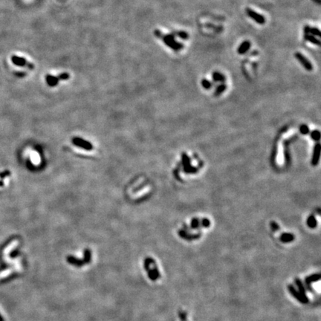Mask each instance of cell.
Returning <instances> with one entry per match:
<instances>
[{"instance_id":"6da1fadb","label":"cell","mask_w":321,"mask_h":321,"mask_svg":"<svg viewBox=\"0 0 321 321\" xmlns=\"http://www.w3.org/2000/svg\"><path fill=\"white\" fill-rule=\"evenodd\" d=\"M154 33H155V36L157 37H158L159 39H162L163 40L165 45H167L168 47H169L173 50L179 51L183 49L182 44L180 43V42H178L175 40L174 36L173 34H164L159 30H155Z\"/></svg>"},{"instance_id":"7a4b0ae2","label":"cell","mask_w":321,"mask_h":321,"mask_svg":"<svg viewBox=\"0 0 321 321\" xmlns=\"http://www.w3.org/2000/svg\"><path fill=\"white\" fill-rule=\"evenodd\" d=\"M69 79V74L68 73H62L61 74L58 76H53L51 74H48L45 77V80L49 86H56L58 84L59 81L60 80H66Z\"/></svg>"},{"instance_id":"3957f363","label":"cell","mask_w":321,"mask_h":321,"mask_svg":"<svg viewBox=\"0 0 321 321\" xmlns=\"http://www.w3.org/2000/svg\"><path fill=\"white\" fill-rule=\"evenodd\" d=\"M11 62L16 66L28 67V68H31V69H33L34 68V65L30 62H28L25 58L22 57V56H16V55H13V56H11Z\"/></svg>"},{"instance_id":"277c9868","label":"cell","mask_w":321,"mask_h":321,"mask_svg":"<svg viewBox=\"0 0 321 321\" xmlns=\"http://www.w3.org/2000/svg\"><path fill=\"white\" fill-rule=\"evenodd\" d=\"M246 13H247L248 16L249 17H250L253 20H254L256 23H257L260 25H263L265 23V17L262 16V15L260 14V13H257L256 11H254L253 10L250 9V8H246Z\"/></svg>"},{"instance_id":"5b68a950","label":"cell","mask_w":321,"mask_h":321,"mask_svg":"<svg viewBox=\"0 0 321 321\" xmlns=\"http://www.w3.org/2000/svg\"><path fill=\"white\" fill-rule=\"evenodd\" d=\"M294 55H295V57L297 58V60L301 63L302 66L305 69L308 70V71H311V70L313 69V66H312V64L311 63V62L303 54H302L300 52H296Z\"/></svg>"},{"instance_id":"8992f818","label":"cell","mask_w":321,"mask_h":321,"mask_svg":"<svg viewBox=\"0 0 321 321\" xmlns=\"http://www.w3.org/2000/svg\"><path fill=\"white\" fill-rule=\"evenodd\" d=\"M73 144H74L77 147H79L80 148L84 149L86 150H92L93 149V146L92 145L90 142L87 141V140H85L83 139L80 138L75 137L72 139Z\"/></svg>"},{"instance_id":"52a82bcc","label":"cell","mask_w":321,"mask_h":321,"mask_svg":"<svg viewBox=\"0 0 321 321\" xmlns=\"http://www.w3.org/2000/svg\"><path fill=\"white\" fill-rule=\"evenodd\" d=\"M277 162L279 165H282L284 162V147H282V142H279L277 147Z\"/></svg>"},{"instance_id":"ba28073f","label":"cell","mask_w":321,"mask_h":321,"mask_svg":"<svg viewBox=\"0 0 321 321\" xmlns=\"http://www.w3.org/2000/svg\"><path fill=\"white\" fill-rule=\"evenodd\" d=\"M289 291H290L292 295L294 296L297 300H298L299 301L301 302L302 303H307L308 302V299L304 298V297L300 294V293H298V292L295 290V289H294L291 285H290V286H289Z\"/></svg>"},{"instance_id":"9c48e42d","label":"cell","mask_w":321,"mask_h":321,"mask_svg":"<svg viewBox=\"0 0 321 321\" xmlns=\"http://www.w3.org/2000/svg\"><path fill=\"white\" fill-rule=\"evenodd\" d=\"M250 41L248 40L244 41V42L241 44L240 46L239 47L237 52L239 54H244L246 53V52L250 49Z\"/></svg>"},{"instance_id":"30bf717a","label":"cell","mask_w":321,"mask_h":321,"mask_svg":"<svg viewBox=\"0 0 321 321\" xmlns=\"http://www.w3.org/2000/svg\"><path fill=\"white\" fill-rule=\"evenodd\" d=\"M304 31H305V34H311V35L318 36V37L320 36V32L319 29L315 28H311V27H309V26H305V28H304Z\"/></svg>"},{"instance_id":"8fae6325","label":"cell","mask_w":321,"mask_h":321,"mask_svg":"<svg viewBox=\"0 0 321 321\" xmlns=\"http://www.w3.org/2000/svg\"><path fill=\"white\" fill-rule=\"evenodd\" d=\"M315 152H314L313 158H312V164L314 165L317 164L318 162V160H319L320 157V144H317V146L315 147Z\"/></svg>"},{"instance_id":"7c38bea8","label":"cell","mask_w":321,"mask_h":321,"mask_svg":"<svg viewBox=\"0 0 321 321\" xmlns=\"http://www.w3.org/2000/svg\"><path fill=\"white\" fill-rule=\"evenodd\" d=\"M294 239V236L292 234H283L280 237V240L282 242H290Z\"/></svg>"},{"instance_id":"4fadbf2b","label":"cell","mask_w":321,"mask_h":321,"mask_svg":"<svg viewBox=\"0 0 321 321\" xmlns=\"http://www.w3.org/2000/svg\"><path fill=\"white\" fill-rule=\"evenodd\" d=\"M320 278V274H313L311 276L308 277L305 279V282L306 284L308 286V289H309V284L312 282H315V281H318Z\"/></svg>"},{"instance_id":"5bb4252c","label":"cell","mask_w":321,"mask_h":321,"mask_svg":"<svg viewBox=\"0 0 321 321\" xmlns=\"http://www.w3.org/2000/svg\"><path fill=\"white\" fill-rule=\"evenodd\" d=\"M212 77H213V79L215 81H219V82H224L225 80V77L224 76V74H222L220 72H213L212 74Z\"/></svg>"},{"instance_id":"9a60e30c","label":"cell","mask_w":321,"mask_h":321,"mask_svg":"<svg viewBox=\"0 0 321 321\" xmlns=\"http://www.w3.org/2000/svg\"><path fill=\"white\" fill-rule=\"evenodd\" d=\"M305 39L307 41H308V42H311V43H313V44H316V45H318L320 44V40H318L317 39V38L315 37V36L311 35V34H305Z\"/></svg>"},{"instance_id":"2e32d148","label":"cell","mask_w":321,"mask_h":321,"mask_svg":"<svg viewBox=\"0 0 321 321\" xmlns=\"http://www.w3.org/2000/svg\"><path fill=\"white\" fill-rule=\"evenodd\" d=\"M295 282H296V284L297 285V286H298L299 291H300V294H301V295L303 296L304 298L308 299V298H307L306 294H305V289H304L303 284H302L301 281H300L299 279H296Z\"/></svg>"},{"instance_id":"e0dca14e","label":"cell","mask_w":321,"mask_h":321,"mask_svg":"<svg viewBox=\"0 0 321 321\" xmlns=\"http://www.w3.org/2000/svg\"><path fill=\"white\" fill-rule=\"evenodd\" d=\"M307 224L308 225V227H310V228H314L316 227L317 221L315 216H310L309 217H308V220H307Z\"/></svg>"},{"instance_id":"ac0fdd59","label":"cell","mask_w":321,"mask_h":321,"mask_svg":"<svg viewBox=\"0 0 321 321\" xmlns=\"http://www.w3.org/2000/svg\"><path fill=\"white\" fill-rule=\"evenodd\" d=\"M226 87H227V86H226L225 84H221V85H219V86L217 87V89H216V92H215V95H219L220 94H222L224 90H225Z\"/></svg>"},{"instance_id":"d6986e66","label":"cell","mask_w":321,"mask_h":321,"mask_svg":"<svg viewBox=\"0 0 321 321\" xmlns=\"http://www.w3.org/2000/svg\"><path fill=\"white\" fill-rule=\"evenodd\" d=\"M202 86H203L205 89H210V88H211L212 83H211V82H210V80H208L203 79L202 80Z\"/></svg>"},{"instance_id":"ffe728a7","label":"cell","mask_w":321,"mask_h":321,"mask_svg":"<svg viewBox=\"0 0 321 321\" xmlns=\"http://www.w3.org/2000/svg\"><path fill=\"white\" fill-rule=\"evenodd\" d=\"M176 35L183 40H187L189 37V34L185 31H178L176 33Z\"/></svg>"},{"instance_id":"44dd1931","label":"cell","mask_w":321,"mask_h":321,"mask_svg":"<svg viewBox=\"0 0 321 321\" xmlns=\"http://www.w3.org/2000/svg\"><path fill=\"white\" fill-rule=\"evenodd\" d=\"M311 138L315 140H318L320 138V133L318 130H315L311 133Z\"/></svg>"},{"instance_id":"7402d4cb","label":"cell","mask_w":321,"mask_h":321,"mask_svg":"<svg viewBox=\"0 0 321 321\" xmlns=\"http://www.w3.org/2000/svg\"><path fill=\"white\" fill-rule=\"evenodd\" d=\"M12 270L11 269H7V270H5V271H2V272L0 273V279H2V278H5L7 276H8V275L10 274L11 273Z\"/></svg>"},{"instance_id":"603a6c76","label":"cell","mask_w":321,"mask_h":321,"mask_svg":"<svg viewBox=\"0 0 321 321\" xmlns=\"http://www.w3.org/2000/svg\"><path fill=\"white\" fill-rule=\"evenodd\" d=\"M200 225V223L198 219H193L191 222V228H198Z\"/></svg>"},{"instance_id":"cb8c5ba5","label":"cell","mask_w":321,"mask_h":321,"mask_svg":"<svg viewBox=\"0 0 321 321\" xmlns=\"http://www.w3.org/2000/svg\"><path fill=\"white\" fill-rule=\"evenodd\" d=\"M300 132H301L302 134L305 135L309 132V129H308V127L306 126V125H303V126L300 127Z\"/></svg>"},{"instance_id":"d4e9b609","label":"cell","mask_w":321,"mask_h":321,"mask_svg":"<svg viewBox=\"0 0 321 321\" xmlns=\"http://www.w3.org/2000/svg\"><path fill=\"white\" fill-rule=\"evenodd\" d=\"M210 224V221H209L208 219H204L202 221V225L203 226V227H209Z\"/></svg>"},{"instance_id":"484cf974","label":"cell","mask_w":321,"mask_h":321,"mask_svg":"<svg viewBox=\"0 0 321 321\" xmlns=\"http://www.w3.org/2000/svg\"><path fill=\"white\" fill-rule=\"evenodd\" d=\"M271 228H272V230H274V231H277V230H278L279 228V225H278L275 222H272L271 223Z\"/></svg>"},{"instance_id":"4316f807","label":"cell","mask_w":321,"mask_h":321,"mask_svg":"<svg viewBox=\"0 0 321 321\" xmlns=\"http://www.w3.org/2000/svg\"><path fill=\"white\" fill-rule=\"evenodd\" d=\"M10 175V171H5L3 173H0V177L2 178H4L7 177V176H9Z\"/></svg>"},{"instance_id":"83f0119b","label":"cell","mask_w":321,"mask_h":321,"mask_svg":"<svg viewBox=\"0 0 321 321\" xmlns=\"http://www.w3.org/2000/svg\"><path fill=\"white\" fill-rule=\"evenodd\" d=\"M0 186H3V182L2 181H0Z\"/></svg>"},{"instance_id":"f1b7e54d","label":"cell","mask_w":321,"mask_h":321,"mask_svg":"<svg viewBox=\"0 0 321 321\" xmlns=\"http://www.w3.org/2000/svg\"><path fill=\"white\" fill-rule=\"evenodd\" d=\"M0 321H3V320H2V318L0 317Z\"/></svg>"}]
</instances>
